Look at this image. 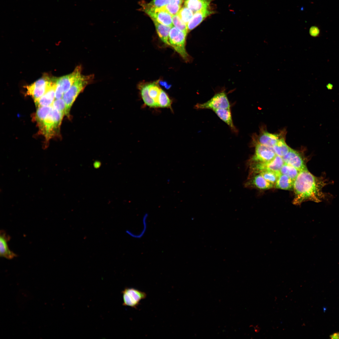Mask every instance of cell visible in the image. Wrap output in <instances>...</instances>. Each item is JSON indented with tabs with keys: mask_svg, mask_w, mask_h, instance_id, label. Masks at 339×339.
<instances>
[{
	"mask_svg": "<svg viewBox=\"0 0 339 339\" xmlns=\"http://www.w3.org/2000/svg\"><path fill=\"white\" fill-rule=\"evenodd\" d=\"M56 79L46 93L39 99L35 100L38 107L51 105L55 99Z\"/></svg>",
	"mask_w": 339,
	"mask_h": 339,
	"instance_id": "obj_15",
	"label": "cell"
},
{
	"mask_svg": "<svg viewBox=\"0 0 339 339\" xmlns=\"http://www.w3.org/2000/svg\"><path fill=\"white\" fill-rule=\"evenodd\" d=\"M65 114L52 108L41 124L39 126L46 139L49 140L59 128Z\"/></svg>",
	"mask_w": 339,
	"mask_h": 339,
	"instance_id": "obj_3",
	"label": "cell"
},
{
	"mask_svg": "<svg viewBox=\"0 0 339 339\" xmlns=\"http://www.w3.org/2000/svg\"><path fill=\"white\" fill-rule=\"evenodd\" d=\"M54 109L65 114L66 110V104L62 98L54 100L51 105Z\"/></svg>",
	"mask_w": 339,
	"mask_h": 339,
	"instance_id": "obj_34",
	"label": "cell"
},
{
	"mask_svg": "<svg viewBox=\"0 0 339 339\" xmlns=\"http://www.w3.org/2000/svg\"><path fill=\"white\" fill-rule=\"evenodd\" d=\"M260 174L269 182L275 185L279 176L281 174L279 171L266 170Z\"/></svg>",
	"mask_w": 339,
	"mask_h": 339,
	"instance_id": "obj_28",
	"label": "cell"
},
{
	"mask_svg": "<svg viewBox=\"0 0 339 339\" xmlns=\"http://www.w3.org/2000/svg\"><path fill=\"white\" fill-rule=\"evenodd\" d=\"M213 0H185L184 5L194 13L209 7Z\"/></svg>",
	"mask_w": 339,
	"mask_h": 339,
	"instance_id": "obj_19",
	"label": "cell"
},
{
	"mask_svg": "<svg viewBox=\"0 0 339 339\" xmlns=\"http://www.w3.org/2000/svg\"><path fill=\"white\" fill-rule=\"evenodd\" d=\"M280 138L278 135L264 131L260 134L256 140L253 138V142L272 147Z\"/></svg>",
	"mask_w": 339,
	"mask_h": 339,
	"instance_id": "obj_18",
	"label": "cell"
},
{
	"mask_svg": "<svg viewBox=\"0 0 339 339\" xmlns=\"http://www.w3.org/2000/svg\"><path fill=\"white\" fill-rule=\"evenodd\" d=\"M329 183L325 176H316L307 169L300 171L294 182L293 203L299 205L308 201L318 203L327 200L331 195L323 189Z\"/></svg>",
	"mask_w": 339,
	"mask_h": 339,
	"instance_id": "obj_1",
	"label": "cell"
},
{
	"mask_svg": "<svg viewBox=\"0 0 339 339\" xmlns=\"http://www.w3.org/2000/svg\"><path fill=\"white\" fill-rule=\"evenodd\" d=\"M255 331L256 332H259L260 330V328L259 326L257 325L254 327Z\"/></svg>",
	"mask_w": 339,
	"mask_h": 339,
	"instance_id": "obj_39",
	"label": "cell"
},
{
	"mask_svg": "<svg viewBox=\"0 0 339 339\" xmlns=\"http://www.w3.org/2000/svg\"><path fill=\"white\" fill-rule=\"evenodd\" d=\"M10 237L5 232L2 230L0 233V256L8 259H12L16 257L17 255L10 250L8 248V242Z\"/></svg>",
	"mask_w": 339,
	"mask_h": 339,
	"instance_id": "obj_16",
	"label": "cell"
},
{
	"mask_svg": "<svg viewBox=\"0 0 339 339\" xmlns=\"http://www.w3.org/2000/svg\"><path fill=\"white\" fill-rule=\"evenodd\" d=\"M159 107L161 108H170L171 100L167 94L162 89L159 97Z\"/></svg>",
	"mask_w": 339,
	"mask_h": 339,
	"instance_id": "obj_30",
	"label": "cell"
},
{
	"mask_svg": "<svg viewBox=\"0 0 339 339\" xmlns=\"http://www.w3.org/2000/svg\"><path fill=\"white\" fill-rule=\"evenodd\" d=\"M255 146V152L248 163L266 162L273 159L276 155L272 147L258 143H253Z\"/></svg>",
	"mask_w": 339,
	"mask_h": 339,
	"instance_id": "obj_9",
	"label": "cell"
},
{
	"mask_svg": "<svg viewBox=\"0 0 339 339\" xmlns=\"http://www.w3.org/2000/svg\"><path fill=\"white\" fill-rule=\"evenodd\" d=\"M171 0H152L149 3L143 5L149 8H159L169 3Z\"/></svg>",
	"mask_w": 339,
	"mask_h": 339,
	"instance_id": "obj_32",
	"label": "cell"
},
{
	"mask_svg": "<svg viewBox=\"0 0 339 339\" xmlns=\"http://www.w3.org/2000/svg\"><path fill=\"white\" fill-rule=\"evenodd\" d=\"M272 148L276 155L282 157L288 152L291 148L286 144L284 138L281 137Z\"/></svg>",
	"mask_w": 339,
	"mask_h": 339,
	"instance_id": "obj_23",
	"label": "cell"
},
{
	"mask_svg": "<svg viewBox=\"0 0 339 339\" xmlns=\"http://www.w3.org/2000/svg\"><path fill=\"white\" fill-rule=\"evenodd\" d=\"M52 108L51 105L38 107L35 114V119L40 126L50 113Z\"/></svg>",
	"mask_w": 339,
	"mask_h": 339,
	"instance_id": "obj_26",
	"label": "cell"
},
{
	"mask_svg": "<svg viewBox=\"0 0 339 339\" xmlns=\"http://www.w3.org/2000/svg\"><path fill=\"white\" fill-rule=\"evenodd\" d=\"M55 79L45 75L30 85L25 86L26 94L35 100L42 96L50 88Z\"/></svg>",
	"mask_w": 339,
	"mask_h": 339,
	"instance_id": "obj_7",
	"label": "cell"
},
{
	"mask_svg": "<svg viewBox=\"0 0 339 339\" xmlns=\"http://www.w3.org/2000/svg\"><path fill=\"white\" fill-rule=\"evenodd\" d=\"M294 181L287 175L281 174L276 182L274 188L287 190L293 189Z\"/></svg>",
	"mask_w": 339,
	"mask_h": 339,
	"instance_id": "obj_21",
	"label": "cell"
},
{
	"mask_svg": "<svg viewBox=\"0 0 339 339\" xmlns=\"http://www.w3.org/2000/svg\"><path fill=\"white\" fill-rule=\"evenodd\" d=\"M139 88L141 97L145 104L151 107H157L154 101L149 95L148 84L141 85Z\"/></svg>",
	"mask_w": 339,
	"mask_h": 339,
	"instance_id": "obj_24",
	"label": "cell"
},
{
	"mask_svg": "<svg viewBox=\"0 0 339 339\" xmlns=\"http://www.w3.org/2000/svg\"><path fill=\"white\" fill-rule=\"evenodd\" d=\"M197 110L231 108V104L226 93L224 91L215 94L210 100L203 103H197L195 106Z\"/></svg>",
	"mask_w": 339,
	"mask_h": 339,
	"instance_id": "obj_5",
	"label": "cell"
},
{
	"mask_svg": "<svg viewBox=\"0 0 339 339\" xmlns=\"http://www.w3.org/2000/svg\"><path fill=\"white\" fill-rule=\"evenodd\" d=\"M187 33L173 26L170 31L169 41L171 46L186 62L190 61V57L185 48Z\"/></svg>",
	"mask_w": 339,
	"mask_h": 339,
	"instance_id": "obj_4",
	"label": "cell"
},
{
	"mask_svg": "<svg viewBox=\"0 0 339 339\" xmlns=\"http://www.w3.org/2000/svg\"><path fill=\"white\" fill-rule=\"evenodd\" d=\"M193 13L192 10L184 6L181 8L177 14L181 20L187 24L193 17Z\"/></svg>",
	"mask_w": 339,
	"mask_h": 339,
	"instance_id": "obj_29",
	"label": "cell"
},
{
	"mask_svg": "<svg viewBox=\"0 0 339 339\" xmlns=\"http://www.w3.org/2000/svg\"><path fill=\"white\" fill-rule=\"evenodd\" d=\"M124 306L137 309L141 301L146 299L147 294L144 292L133 288H126L121 292Z\"/></svg>",
	"mask_w": 339,
	"mask_h": 339,
	"instance_id": "obj_8",
	"label": "cell"
},
{
	"mask_svg": "<svg viewBox=\"0 0 339 339\" xmlns=\"http://www.w3.org/2000/svg\"><path fill=\"white\" fill-rule=\"evenodd\" d=\"M172 23L174 26L179 30L187 34V25L180 19L177 14L172 17Z\"/></svg>",
	"mask_w": 339,
	"mask_h": 339,
	"instance_id": "obj_31",
	"label": "cell"
},
{
	"mask_svg": "<svg viewBox=\"0 0 339 339\" xmlns=\"http://www.w3.org/2000/svg\"><path fill=\"white\" fill-rule=\"evenodd\" d=\"M331 339H339V332H335L330 336Z\"/></svg>",
	"mask_w": 339,
	"mask_h": 339,
	"instance_id": "obj_37",
	"label": "cell"
},
{
	"mask_svg": "<svg viewBox=\"0 0 339 339\" xmlns=\"http://www.w3.org/2000/svg\"><path fill=\"white\" fill-rule=\"evenodd\" d=\"M162 8L173 16L178 13L181 8V6L169 3Z\"/></svg>",
	"mask_w": 339,
	"mask_h": 339,
	"instance_id": "obj_33",
	"label": "cell"
},
{
	"mask_svg": "<svg viewBox=\"0 0 339 339\" xmlns=\"http://www.w3.org/2000/svg\"><path fill=\"white\" fill-rule=\"evenodd\" d=\"M217 116L229 126L231 131L235 134L238 130L233 122L231 108L220 109L213 110Z\"/></svg>",
	"mask_w": 339,
	"mask_h": 339,
	"instance_id": "obj_17",
	"label": "cell"
},
{
	"mask_svg": "<svg viewBox=\"0 0 339 339\" xmlns=\"http://www.w3.org/2000/svg\"><path fill=\"white\" fill-rule=\"evenodd\" d=\"M94 75L81 74L75 81L69 90L63 94L62 98L66 104L65 115L68 116L70 109L76 98L85 87L93 80Z\"/></svg>",
	"mask_w": 339,
	"mask_h": 339,
	"instance_id": "obj_2",
	"label": "cell"
},
{
	"mask_svg": "<svg viewBox=\"0 0 339 339\" xmlns=\"http://www.w3.org/2000/svg\"><path fill=\"white\" fill-rule=\"evenodd\" d=\"M158 36L164 43L170 45L169 41L170 32L172 27L163 24L153 20Z\"/></svg>",
	"mask_w": 339,
	"mask_h": 339,
	"instance_id": "obj_20",
	"label": "cell"
},
{
	"mask_svg": "<svg viewBox=\"0 0 339 339\" xmlns=\"http://www.w3.org/2000/svg\"><path fill=\"white\" fill-rule=\"evenodd\" d=\"M282 158L285 163L293 166L299 171L307 169L306 158L301 153L291 148Z\"/></svg>",
	"mask_w": 339,
	"mask_h": 339,
	"instance_id": "obj_11",
	"label": "cell"
},
{
	"mask_svg": "<svg viewBox=\"0 0 339 339\" xmlns=\"http://www.w3.org/2000/svg\"><path fill=\"white\" fill-rule=\"evenodd\" d=\"M148 214L147 213H144L142 218V229L138 233H135L128 229L126 231V233L131 237L136 239L142 238L147 231L148 228Z\"/></svg>",
	"mask_w": 339,
	"mask_h": 339,
	"instance_id": "obj_22",
	"label": "cell"
},
{
	"mask_svg": "<svg viewBox=\"0 0 339 339\" xmlns=\"http://www.w3.org/2000/svg\"><path fill=\"white\" fill-rule=\"evenodd\" d=\"M148 86L149 96L154 101L157 107H159L158 99L162 89L155 83L148 84Z\"/></svg>",
	"mask_w": 339,
	"mask_h": 339,
	"instance_id": "obj_27",
	"label": "cell"
},
{
	"mask_svg": "<svg viewBox=\"0 0 339 339\" xmlns=\"http://www.w3.org/2000/svg\"><path fill=\"white\" fill-rule=\"evenodd\" d=\"M281 174L284 175L294 181L299 171L293 166L284 163L280 170Z\"/></svg>",
	"mask_w": 339,
	"mask_h": 339,
	"instance_id": "obj_25",
	"label": "cell"
},
{
	"mask_svg": "<svg viewBox=\"0 0 339 339\" xmlns=\"http://www.w3.org/2000/svg\"><path fill=\"white\" fill-rule=\"evenodd\" d=\"M143 10L153 20L163 24L172 27V16L162 7L149 8L143 5Z\"/></svg>",
	"mask_w": 339,
	"mask_h": 339,
	"instance_id": "obj_10",
	"label": "cell"
},
{
	"mask_svg": "<svg viewBox=\"0 0 339 339\" xmlns=\"http://www.w3.org/2000/svg\"><path fill=\"white\" fill-rule=\"evenodd\" d=\"M167 181L168 182H169L170 181V180H169V179H168V180H167Z\"/></svg>",
	"mask_w": 339,
	"mask_h": 339,
	"instance_id": "obj_41",
	"label": "cell"
},
{
	"mask_svg": "<svg viewBox=\"0 0 339 339\" xmlns=\"http://www.w3.org/2000/svg\"><path fill=\"white\" fill-rule=\"evenodd\" d=\"M214 12L209 7L195 13L187 24L188 32L195 28L205 19L213 14Z\"/></svg>",
	"mask_w": 339,
	"mask_h": 339,
	"instance_id": "obj_14",
	"label": "cell"
},
{
	"mask_svg": "<svg viewBox=\"0 0 339 339\" xmlns=\"http://www.w3.org/2000/svg\"><path fill=\"white\" fill-rule=\"evenodd\" d=\"M284 163L282 157L277 155L269 161L248 163L249 175L259 174L266 170L279 171Z\"/></svg>",
	"mask_w": 339,
	"mask_h": 339,
	"instance_id": "obj_6",
	"label": "cell"
},
{
	"mask_svg": "<svg viewBox=\"0 0 339 339\" xmlns=\"http://www.w3.org/2000/svg\"><path fill=\"white\" fill-rule=\"evenodd\" d=\"M309 33L312 36L314 37L319 36L320 34V30L317 26H312L309 29Z\"/></svg>",
	"mask_w": 339,
	"mask_h": 339,
	"instance_id": "obj_35",
	"label": "cell"
},
{
	"mask_svg": "<svg viewBox=\"0 0 339 339\" xmlns=\"http://www.w3.org/2000/svg\"><path fill=\"white\" fill-rule=\"evenodd\" d=\"M183 2V0H171L170 3L176 4L181 6Z\"/></svg>",
	"mask_w": 339,
	"mask_h": 339,
	"instance_id": "obj_36",
	"label": "cell"
},
{
	"mask_svg": "<svg viewBox=\"0 0 339 339\" xmlns=\"http://www.w3.org/2000/svg\"><path fill=\"white\" fill-rule=\"evenodd\" d=\"M82 67L77 66L73 72L67 75L56 79V83L62 88L64 94L70 88L75 81L81 74Z\"/></svg>",
	"mask_w": 339,
	"mask_h": 339,
	"instance_id": "obj_13",
	"label": "cell"
},
{
	"mask_svg": "<svg viewBox=\"0 0 339 339\" xmlns=\"http://www.w3.org/2000/svg\"><path fill=\"white\" fill-rule=\"evenodd\" d=\"M160 84H161L162 85L164 86L166 88H168L170 86V85H168L167 83H166V82H164L162 81L160 82Z\"/></svg>",
	"mask_w": 339,
	"mask_h": 339,
	"instance_id": "obj_38",
	"label": "cell"
},
{
	"mask_svg": "<svg viewBox=\"0 0 339 339\" xmlns=\"http://www.w3.org/2000/svg\"><path fill=\"white\" fill-rule=\"evenodd\" d=\"M326 87L328 89H332L333 88V85L331 83H329L326 85Z\"/></svg>",
	"mask_w": 339,
	"mask_h": 339,
	"instance_id": "obj_40",
	"label": "cell"
},
{
	"mask_svg": "<svg viewBox=\"0 0 339 339\" xmlns=\"http://www.w3.org/2000/svg\"><path fill=\"white\" fill-rule=\"evenodd\" d=\"M274 185L267 181L260 174L249 175L245 183L246 187L267 190L274 187Z\"/></svg>",
	"mask_w": 339,
	"mask_h": 339,
	"instance_id": "obj_12",
	"label": "cell"
}]
</instances>
